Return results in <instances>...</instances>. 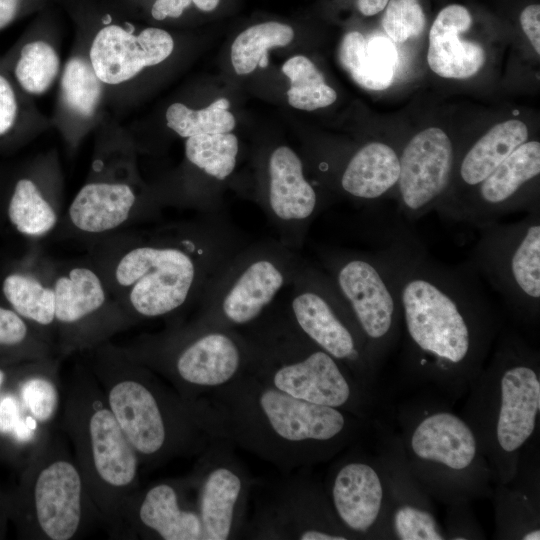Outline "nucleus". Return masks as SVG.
I'll return each mask as SVG.
<instances>
[{
  "label": "nucleus",
  "mask_w": 540,
  "mask_h": 540,
  "mask_svg": "<svg viewBox=\"0 0 540 540\" xmlns=\"http://www.w3.org/2000/svg\"><path fill=\"white\" fill-rule=\"evenodd\" d=\"M375 251L401 313V369L415 386L451 403L481 372L503 327L473 264H448L396 225Z\"/></svg>",
  "instance_id": "1"
},
{
  "label": "nucleus",
  "mask_w": 540,
  "mask_h": 540,
  "mask_svg": "<svg viewBox=\"0 0 540 540\" xmlns=\"http://www.w3.org/2000/svg\"><path fill=\"white\" fill-rule=\"evenodd\" d=\"M248 243L222 212L158 229L126 248L113 266L120 307L133 323L174 317L198 305Z\"/></svg>",
  "instance_id": "2"
},
{
  "label": "nucleus",
  "mask_w": 540,
  "mask_h": 540,
  "mask_svg": "<svg viewBox=\"0 0 540 540\" xmlns=\"http://www.w3.org/2000/svg\"><path fill=\"white\" fill-rule=\"evenodd\" d=\"M205 399L222 435L283 472L328 461L356 442L370 421L285 394L251 373Z\"/></svg>",
  "instance_id": "3"
},
{
  "label": "nucleus",
  "mask_w": 540,
  "mask_h": 540,
  "mask_svg": "<svg viewBox=\"0 0 540 540\" xmlns=\"http://www.w3.org/2000/svg\"><path fill=\"white\" fill-rule=\"evenodd\" d=\"M90 351V371L141 466L199 456L213 440L224 438L207 399L185 398L120 346L106 342Z\"/></svg>",
  "instance_id": "4"
},
{
  "label": "nucleus",
  "mask_w": 540,
  "mask_h": 540,
  "mask_svg": "<svg viewBox=\"0 0 540 540\" xmlns=\"http://www.w3.org/2000/svg\"><path fill=\"white\" fill-rule=\"evenodd\" d=\"M469 387L462 417L473 429L494 486L514 477L523 454L538 443L539 352L515 330H500Z\"/></svg>",
  "instance_id": "5"
},
{
  "label": "nucleus",
  "mask_w": 540,
  "mask_h": 540,
  "mask_svg": "<svg viewBox=\"0 0 540 540\" xmlns=\"http://www.w3.org/2000/svg\"><path fill=\"white\" fill-rule=\"evenodd\" d=\"M420 392L396 410L397 436L415 479L448 506L491 497V471L471 426L446 398Z\"/></svg>",
  "instance_id": "6"
},
{
  "label": "nucleus",
  "mask_w": 540,
  "mask_h": 540,
  "mask_svg": "<svg viewBox=\"0 0 540 540\" xmlns=\"http://www.w3.org/2000/svg\"><path fill=\"white\" fill-rule=\"evenodd\" d=\"M60 428L100 521L114 538H125L124 513L139 489L141 463L90 370L78 368L64 390Z\"/></svg>",
  "instance_id": "7"
},
{
  "label": "nucleus",
  "mask_w": 540,
  "mask_h": 540,
  "mask_svg": "<svg viewBox=\"0 0 540 540\" xmlns=\"http://www.w3.org/2000/svg\"><path fill=\"white\" fill-rule=\"evenodd\" d=\"M243 331L257 345V361L251 372L256 378L294 398L371 420L377 396L305 337L289 320L280 301Z\"/></svg>",
  "instance_id": "8"
},
{
  "label": "nucleus",
  "mask_w": 540,
  "mask_h": 540,
  "mask_svg": "<svg viewBox=\"0 0 540 540\" xmlns=\"http://www.w3.org/2000/svg\"><path fill=\"white\" fill-rule=\"evenodd\" d=\"M188 399H202L251 373L257 345L244 331L205 323L173 322L120 347Z\"/></svg>",
  "instance_id": "9"
},
{
  "label": "nucleus",
  "mask_w": 540,
  "mask_h": 540,
  "mask_svg": "<svg viewBox=\"0 0 540 540\" xmlns=\"http://www.w3.org/2000/svg\"><path fill=\"white\" fill-rule=\"evenodd\" d=\"M21 535L34 540H72L100 517L74 455L56 432L27 460L10 504Z\"/></svg>",
  "instance_id": "10"
},
{
  "label": "nucleus",
  "mask_w": 540,
  "mask_h": 540,
  "mask_svg": "<svg viewBox=\"0 0 540 540\" xmlns=\"http://www.w3.org/2000/svg\"><path fill=\"white\" fill-rule=\"evenodd\" d=\"M304 261L278 239L249 242L211 284L194 319L245 330L279 301Z\"/></svg>",
  "instance_id": "11"
},
{
  "label": "nucleus",
  "mask_w": 540,
  "mask_h": 540,
  "mask_svg": "<svg viewBox=\"0 0 540 540\" xmlns=\"http://www.w3.org/2000/svg\"><path fill=\"white\" fill-rule=\"evenodd\" d=\"M286 294L281 305L293 325L376 396L378 372L349 308L328 274L304 261Z\"/></svg>",
  "instance_id": "12"
},
{
  "label": "nucleus",
  "mask_w": 540,
  "mask_h": 540,
  "mask_svg": "<svg viewBox=\"0 0 540 540\" xmlns=\"http://www.w3.org/2000/svg\"><path fill=\"white\" fill-rule=\"evenodd\" d=\"M469 261L498 293L520 323L540 319V210L512 223L498 221L478 228Z\"/></svg>",
  "instance_id": "13"
},
{
  "label": "nucleus",
  "mask_w": 540,
  "mask_h": 540,
  "mask_svg": "<svg viewBox=\"0 0 540 540\" xmlns=\"http://www.w3.org/2000/svg\"><path fill=\"white\" fill-rule=\"evenodd\" d=\"M317 255L349 308L379 373L400 342L401 313L395 290L375 251L321 247Z\"/></svg>",
  "instance_id": "14"
},
{
  "label": "nucleus",
  "mask_w": 540,
  "mask_h": 540,
  "mask_svg": "<svg viewBox=\"0 0 540 540\" xmlns=\"http://www.w3.org/2000/svg\"><path fill=\"white\" fill-rule=\"evenodd\" d=\"M51 281L54 330L62 353L92 350L133 324L119 305L111 303L108 286L92 267L73 266Z\"/></svg>",
  "instance_id": "15"
},
{
  "label": "nucleus",
  "mask_w": 540,
  "mask_h": 540,
  "mask_svg": "<svg viewBox=\"0 0 540 540\" xmlns=\"http://www.w3.org/2000/svg\"><path fill=\"white\" fill-rule=\"evenodd\" d=\"M233 447L226 438L213 440L186 476L193 490L204 540L240 538L247 523L254 480Z\"/></svg>",
  "instance_id": "16"
},
{
  "label": "nucleus",
  "mask_w": 540,
  "mask_h": 540,
  "mask_svg": "<svg viewBox=\"0 0 540 540\" xmlns=\"http://www.w3.org/2000/svg\"><path fill=\"white\" fill-rule=\"evenodd\" d=\"M242 536L270 540H351L338 522L323 484L307 474L278 483L246 523Z\"/></svg>",
  "instance_id": "17"
},
{
  "label": "nucleus",
  "mask_w": 540,
  "mask_h": 540,
  "mask_svg": "<svg viewBox=\"0 0 540 540\" xmlns=\"http://www.w3.org/2000/svg\"><path fill=\"white\" fill-rule=\"evenodd\" d=\"M322 484L351 540L387 539L388 489L377 455L347 453L331 466Z\"/></svg>",
  "instance_id": "18"
},
{
  "label": "nucleus",
  "mask_w": 540,
  "mask_h": 540,
  "mask_svg": "<svg viewBox=\"0 0 540 540\" xmlns=\"http://www.w3.org/2000/svg\"><path fill=\"white\" fill-rule=\"evenodd\" d=\"M540 174V142L526 141L507 156L446 220L479 228L519 210H540L529 191ZM471 190V191H472Z\"/></svg>",
  "instance_id": "19"
},
{
  "label": "nucleus",
  "mask_w": 540,
  "mask_h": 540,
  "mask_svg": "<svg viewBox=\"0 0 540 540\" xmlns=\"http://www.w3.org/2000/svg\"><path fill=\"white\" fill-rule=\"evenodd\" d=\"M454 147L440 128L429 127L414 135L399 156L397 183L399 214L414 222L436 209L454 167Z\"/></svg>",
  "instance_id": "20"
},
{
  "label": "nucleus",
  "mask_w": 540,
  "mask_h": 540,
  "mask_svg": "<svg viewBox=\"0 0 540 540\" xmlns=\"http://www.w3.org/2000/svg\"><path fill=\"white\" fill-rule=\"evenodd\" d=\"M264 214L278 233V240L297 250L321 213L322 202L304 175L300 157L288 146L276 147L268 157Z\"/></svg>",
  "instance_id": "21"
},
{
  "label": "nucleus",
  "mask_w": 540,
  "mask_h": 540,
  "mask_svg": "<svg viewBox=\"0 0 540 540\" xmlns=\"http://www.w3.org/2000/svg\"><path fill=\"white\" fill-rule=\"evenodd\" d=\"M378 423L376 455L385 473L389 500L387 539H447L435 514L432 498L407 465L397 434Z\"/></svg>",
  "instance_id": "22"
},
{
  "label": "nucleus",
  "mask_w": 540,
  "mask_h": 540,
  "mask_svg": "<svg viewBox=\"0 0 540 540\" xmlns=\"http://www.w3.org/2000/svg\"><path fill=\"white\" fill-rule=\"evenodd\" d=\"M187 477L139 488L124 513L125 538L204 540L203 527Z\"/></svg>",
  "instance_id": "23"
},
{
  "label": "nucleus",
  "mask_w": 540,
  "mask_h": 540,
  "mask_svg": "<svg viewBox=\"0 0 540 540\" xmlns=\"http://www.w3.org/2000/svg\"><path fill=\"white\" fill-rule=\"evenodd\" d=\"M173 48L172 36L163 29L149 27L135 35L118 25H108L95 35L89 61L102 83L115 85L163 62Z\"/></svg>",
  "instance_id": "24"
},
{
  "label": "nucleus",
  "mask_w": 540,
  "mask_h": 540,
  "mask_svg": "<svg viewBox=\"0 0 540 540\" xmlns=\"http://www.w3.org/2000/svg\"><path fill=\"white\" fill-rule=\"evenodd\" d=\"M538 450L526 453L512 480L495 485L497 536L501 539L539 540Z\"/></svg>",
  "instance_id": "25"
},
{
  "label": "nucleus",
  "mask_w": 540,
  "mask_h": 540,
  "mask_svg": "<svg viewBox=\"0 0 540 540\" xmlns=\"http://www.w3.org/2000/svg\"><path fill=\"white\" fill-rule=\"evenodd\" d=\"M471 24L470 12L462 5L452 4L438 13L429 31L427 53L434 73L443 78L466 79L481 69L485 61L483 48L459 38Z\"/></svg>",
  "instance_id": "26"
},
{
  "label": "nucleus",
  "mask_w": 540,
  "mask_h": 540,
  "mask_svg": "<svg viewBox=\"0 0 540 540\" xmlns=\"http://www.w3.org/2000/svg\"><path fill=\"white\" fill-rule=\"evenodd\" d=\"M528 141V128L520 120H508L494 125L463 154L458 166V181L444 195L435 209L441 218L457 204L464 190H472L517 147Z\"/></svg>",
  "instance_id": "27"
},
{
  "label": "nucleus",
  "mask_w": 540,
  "mask_h": 540,
  "mask_svg": "<svg viewBox=\"0 0 540 540\" xmlns=\"http://www.w3.org/2000/svg\"><path fill=\"white\" fill-rule=\"evenodd\" d=\"M136 205L137 195L127 183L89 182L77 192L67 215L75 229L97 235L126 223L134 214Z\"/></svg>",
  "instance_id": "28"
},
{
  "label": "nucleus",
  "mask_w": 540,
  "mask_h": 540,
  "mask_svg": "<svg viewBox=\"0 0 540 540\" xmlns=\"http://www.w3.org/2000/svg\"><path fill=\"white\" fill-rule=\"evenodd\" d=\"M399 155L383 142H370L348 160L340 176V187L358 200H377L397 187Z\"/></svg>",
  "instance_id": "29"
},
{
  "label": "nucleus",
  "mask_w": 540,
  "mask_h": 540,
  "mask_svg": "<svg viewBox=\"0 0 540 540\" xmlns=\"http://www.w3.org/2000/svg\"><path fill=\"white\" fill-rule=\"evenodd\" d=\"M339 60L350 77L365 89L384 90L393 81L396 50L386 38L376 36L366 41L360 32H349L341 41Z\"/></svg>",
  "instance_id": "30"
},
{
  "label": "nucleus",
  "mask_w": 540,
  "mask_h": 540,
  "mask_svg": "<svg viewBox=\"0 0 540 540\" xmlns=\"http://www.w3.org/2000/svg\"><path fill=\"white\" fill-rule=\"evenodd\" d=\"M58 368V360L53 357L28 362L15 391L23 416L47 429H55L61 407Z\"/></svg>",
  "instance_id": "31"
},
{
  "label": "nucleus",
  "mask_w": 540,
  "mask_h": 540,
  "mask_svg": "<svg viewBox=\"0 0 540 540\" xmlns=\"http://www.w3.org/2000/svg\"><path fill=\"white\" fill-rule=\"evenodd\" d=\"M1 293L7 306L50 339L55 311L52 281L30 270H11L2 279Z\"/></svg>",
  "instance_id": "32"
},
{
  "label": "nucleus",
  "mask_w": 540,
  "mask_h": 540,
  "mask_svg": "<svg viewBox=\"0 0 540 540\" xmlns=\"http://www.w3.org/2000/svg\"><path fill=\"white\" fill-rule=\"evenodd\" d=\"M6 216L13 228L29 238H40L57 225L59 213L39 184L28 175L17 177L8 193Z\"/></svg>",
  "instance_id": "33"
},
{
  "label": "nucleus",
  "mask_w": 540,
  "mask_h": 540,
  "mask_svg": "<svg viewBox=\"0 0 540 540\" xmlns=\"http://www.w3.org/2000/svg\"><path fill=\"white\" fill-rule=\"evenodd\" d=\"M294 38L289 25L268 21L253 25L242 31L231 46V62L239 75L249 74L268 66V50L288 45Z\"/></svg>",
  "instance_id": "34"
},
{
  "label": "nucleus",
  "mask_w": 540,
  "mask_h": 540,
  "mask_svg": "<svg viewBox=\"0 0 540 540\" xmlns=\"http://www.w3.org/2000/svg\"><path fill=\"white\" fill-rule=\"evenodd\" d=\"M11 77L18 87L30 95H41L55 81L60 60L55 49L42 40L22 44L10 59Z\"/></svg>",
  "instance_id": "35"
},
{
  "label": "nucleus",
  "mask_w": 540,
  "mask_h": 540,
  "mask_svg": "<svg viewBox=\"0 0 540 540\" xmlns=\"http://www.w3.org/2000/svg\"><path fill=\"white\" fill-rule=\"evenodd\" d=\"M282 71L290 79L287 98L292 107L313 111L336 101V91L326 84L324 76L309 58L293 56L283 64Z\"/></svg>",
  "instance_id": "36"
},
{
  "label": "nucleus",
  "mask_w": 540,
  "mask_h": 540,
  "mask_svg": "<svg viewBox=\"0 0 540 540\" xmlns=\"http://www.w3.org/2000/svg\"><path fill=\"white\" fill-rule=\"evenodd\" d=\"M238 151V139L231 132L200 134L187 138L185 143L189 163L219 181L234 171Z\"/></svg>",
  "instance_id": "37"
},
{
  "label": "nucleus",
  "mask_w": 540,
  "mask_h": 540,
  "mask_svg": "<svg viewBox=\"0 0 540 540\" xmlns=\"http://www.w3.org/2000/svg\"><path fill=\"white\" fill-rule=\"evenodd\" d=\"M0 352L26 361L53 357L51 340L7 305H0Z\"/></svg>",
  "instance_id": "38"
},
{
  "label": "nucleus",
  "mask_w": 540,
  "mask_h": 540,
  "mask_svg": "<svg viewBox=\"0 0 540 540\" xmlns=\"http://www.w3.org/2000/svg\"><path fill=\"white\" fill-rule=\"evenodd\" d=\"M229 106L225 98L200 110H193L182 103H173L166 111L167 126L183 138L231 132L235 127V118L228 111Z\"/></svg>",
  "instance_id": "39"
},
{
  "label": "nucleus",
  "mask_w": 540,
  "mask_h": 540,
  "mask_svg": "<svg viewBox=\"0 0 540 540\" xmlns=\"http://www.w3.org/2000/svg\"><path fill=\"white\" fill-rule=\"evenodd\" d=\"M102 84L90 61L79 56L73 57L66 63L62 73L63 100L73 112L88 117L100 102Z\"/></svg>",
  "instance_id": "40"
},
{
  "label": "nucleus",
  "mask_w": 540,
  "mask_h": 540,
  "mask_svg": "<svg viewBox=\"0 0 540 540\" xmlns=\"http://www.w3.org/2000/svg\"><path fill=\"white\" fill-rule=\"evenodd\" d=\"M20 90L0 64V149L13 145L22 135L25 108Z\"/></svg>",
  "instance_id": "41"
},
{
  "label": "nucleus",
  "mask_w": 540,
  "mask_h": 540,
  "mask_svg": "<svg viewBox=\"0 0 540 540\" xmlns=\"http://www.w3.org/2000/svg\"><path fill=\"white\" fill-rule=\"evenodd\" d=\"M425 24V14L419 0H389L385 6L382 26L396 43L419 36Z\"/></svg>",
  "instance_id": "42"
},
{
  "label": "nucleus",
  "mask_w": 540,
  "mask_h": 540,
  "mask_svg": "<svg viewBox=\"0 0 540 540\" xmlns=\"http://www.w3.org/2000/svg\"><path fill=\"white\" fill-rule=\"evenodd\" d=\"M445 529L447 539H479L483 538L473 513L469 508V503L449 506L447 518V528Z\"/></svg>",
  "instance_id": "43"
},
{
  "label": "nucleus",
  "mask_w": 540,
  "mask_h": 540,
  "mask_svg": "<svg viewBox=\"0 0 540 540\" xmlns=\"http://www.w3.org/2000/svg\"><path fill=\"white\" fill-rule=\"evenodd\" d=\"M25 419L15 391L0 394V435L9 436L16 425Z\"/></svg>",
  "instance_id": "44"
},
{
  "label": "nucleus",
  "mask_w": 540,
  "mask_h": 540,
  "mask_svg": "<svg viewBox=\"0 0 540 540\" xmlns=\"http://www.w3.org/2000/svg\"><path fill=\"white\" fill-rule=\"evenodd\" d=\"M521 27L537 54H540V5L531 4L520 14Z\"/></svg>",
  "instance_id": "45"
},
{
  "label": "nucleus",
  "mask_w": 540,
  "mask_h": 540,
  "mask_svg": "<svg viewBox=\"0 0 540 540\" xmlns=\"http://www.w3.org/2000/svg\"><path fill=\"white\" fill-rule=\"evenodd\" d=\"M191 3V0H156L152 6L151 14L156 20H163L167 17L178 18Z\"/></svg>",
  "instance_id": "46"
},
{
  "label": "nucleus",
  "mask_w": 540,
  "mask_h": 540,
  "mask_svg": "<svg viewBox=\"0 0 540 540\" xmlns=\"http://www.w3.org/2000/svg\"><path fill=\"white\" fill-rule=\"evenodd\" d=\"M21 0H0V30L6 28L16 18Z\"/></svg>",
  "instance_id": "47"
},
{
  "label": "nucleus",
  "mask_w": 540,
  "mask_h": 540,
  "mask_svg": "<svg viewBox=\"0 0 540 540\" xmlns=\"http://www.w3.org/2000/svg\"><path fill=\"white\" fill-rule=\"evenodd\" d=\"M389 0H357L358 10L364 16H373L381 12Z\"/></svg>",
  "instance_id": "48"
},
{
  "label": "nucleus",
  "mask_w": 540,
  "mask_h": 540,
  "mask_svg": "<svg viewBox=\"0 0 540 540\" xmlns=\"http://www.w3.org/2000/svg\"><path fill=\"white\" fill-rule=\"evenodd\" d=\"M195 6L205 12L213 11L219 4L220 0H191Z\"/></svg>",
  "instance_id": "49"
},
{
  "label": "nucleus",
  "mask_w": 540,
  "mask_h": 540,
  "mask_svg": "<svg viewBox=\"0 0 540 540\" xmlns=\"http://www.w3.org/2000/svg\"><path fill=\"white\" fill-rule=\"evenodd\" d=\"M7 512H10V505L0 501V524H2L3 520H5Z\"/></svg>",
  "instance_id": "50"
},
{
  "label": "nucleus",
  "mask_w": 540,
  "mask_h": 540,
  "mask_svg": "<svg viewBox=\"0 0 540 540\" xmlns=\"http://www.w3.org/2000/svg\"><path fill=\"white\" fill-rule=\"evenodd\" d=\"M6 379H7V374L5 370L0 366V394L3 390Z\"/></svg>",
  "instance_id": "51"
}]
</instances>
